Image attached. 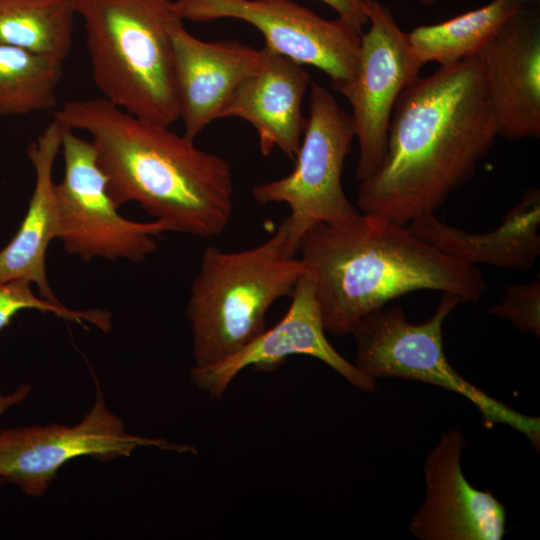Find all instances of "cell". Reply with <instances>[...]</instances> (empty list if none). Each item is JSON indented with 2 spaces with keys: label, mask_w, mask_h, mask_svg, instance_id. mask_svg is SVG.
<instances>
[{
  "label": "cell",
  "mask_w": 540,
  "mask_h": 540,
  "mask_svg": "<svg viewBox=\"0 0 540 540\" xmlns=\"http://www.w3.org/2000/svg\"><path fill=\"white\" fill-rule=\"evenodd\" d=\"M498 136L480 56L439 66L398 98L377 170L361 180L364 214L406 225L441 207Z\"/></svg>",
  "instance_id": "1"
},
{
  "label": "cell",
  "mask_w": 540,
  "mask_h": 540,
  "mask_svg": "<svg viewBox=\"0 0 540 540\" xmlns=\"http://www.w3.org/2000/svg\"><path fill=\"white\" fill-rule=\"evenodd\" d=\"M54 118L90 135L118 207L135 202L171 231L201 239L217 237L227 228L234 184L222 157L103 97L67 101L54 110Z\"/></svg>",
  "instance_id": "2"
},
{
  "label": "cell",
  "mask_w": 540,
  "mask_h": 540,
  "mask_svg": "<svg viewBox=\"0 0 540 540\" xmlns=\"http://www.w3.org/2000/svg\"><path fill=\"white\" fill-rule=\"evenodd\" d=\"M299 253L315 279L324 328L335 336L350 334L360 319L413 291L451 293L465 303L478 301L486 289L476 266L376 215L316 224L304 235Z\"/></svg>",
  "instance_id": "3"
},
{
  "label": "cell",
  "mask_w": 540,
  "mask_h": 540,
  "mask_svg": "<svg viewBox=\"0 0 540 540\" xmlns=\"http://www.w3.org/2000/svg\"><path fill=\"white\" fill-rule=\"evenodd\" d=\"M302 239L286 217L260 244L203 252L186 307L196 367L214 364L241 349L266 329V314L291 296L306 267Z\"/></svg>",
  "instance_id": "4"
},
{
  "label": "cell",
  "mask_w": 540,
  "mask_h": 540,
  "mask_svg": "<svg viewBox=\"0 0 540 540\" xmlns=\"http://www.w3.org/2000/svg\"><path fill=\"white\" fill-rule=\"evenodd\" d=\"M102 97L151 124L179 119L170 0H73ZM180 18V17H179Z\"/></svg>",
  "instance_id": "5"
},
{
  "label": "cell",
  "mask_w": 540,
  "mask_h": 540,
  "mask_svg": "<svg viewBox=\"0 0 540 540\" xmlns=\"http://www.w3.org/2000/svg\"><path fill=\"white\" fill-rule=\"evenodd\" d=\"M433 315L411 323L402 308L377 309L352 328L356 344L355 365L373 379L403 378L428 383L457 393L478 409L486 428L504 424L523 434L540 448V419L522 414L487 394L460 375L443 348V323L463 301L442 293Z\"/></svg>",
  "instance_id": "6"
},
{
  "label": "cell",
  "mask_w": 540,
  "mask_h": 540,
  "mask_svg": "<svg viewBox=\"0 0 540 540\" xmlns=\"http://www.w3.org/2000/svg\"><path fill=\"white\" fill-rule=\"evenodd\" d=\"M309 92V115L295 167L288 175L251 190L260 204H287V217L302 239L316 224L345 222L360 214L342 185L345 161L355 140L351 116L319 83L311 82Z\"/></svg>",
  "instance_id": "7"
},
{
  "label": "cell",
  "mask_w": 540,
  "mask_h": 540,
  "mask_svg": "<svg viewBox=\"0 0 540 540\" xmlns=\"http://www.w3.org/2000/svg\"><path fill=\"white\" fill-rule=\"evenodd\" d=\"M61 151L64 175L55 183L58 238L71 255L142 262L156 251L155 237L171 231L160 221L124 218L109 194L93 143L64 127Z\"/></svg>",
  "instance_id": "8"
},
{
  "label": "cell",
  "mask_w": 540,
  "mask_h": 540,
  "mask_svg": "<svg viewBox=\"0 0 540 540\" xmlns=\"http://www.w3.org/2000/svg\"><path fill=\"white\" fill-rule=\"evenodd\" d=\"M142 446L197 453L188 444L129 433L107 407L98 386L93 406L75 425L53 423L0 431V482L16 484L26 494L38 497L72 459L89 456L108 461L129 457Z\"/></svg>",
  "instance_id": "9"
},
{
  "label": "cell",
  "mask_w": 540,
  "mask_h": 540,
  "mask_svg": "<svg viewBox=\"0 0 540 540\" xmlns=\"http://www.w3.org/2000/svg\"><path fill=\"white\" fill-rule=\"evenodd\" d=\"M172 7L182 20L249 23L264 36V47L323 71L336 91L356 71L361 33L340 18L324 19L291 0H172Z\"/></svg>",
  "instance_id": "10"
},
{
  "label": "cell",
  "mask_w": 540,
  "mask_h": 540,
  "mask_svg": "<svg viewBox=\"0 0 540 540\" xmlns=\"http://www.w3.org/2000/svg\"><path fill=\"white\" fill-rule=\"evenodd\" d=\"M363 8L369 29L360 34L354 76L338 91L351 106L359 151V181L379 167L396 102L419 77L423 66L412 51L407 33L398 26L387 6L378 0H364Z\"/></svg>",
  "instance_id": "11"
},
{
  "label": "cell",
  "mask_w": 540,
  "mask_h": 540,
  "mask_svg": "<svg viewBox=\"0 0 540 540\" xmlns=\"http://www.w3.org/2000/svg\"><path fill=\"white\" fill-rule=\"evenodd\" d=\"M291 297L288 311L273 327L214 364L193 366V384L210 397L221 398L245 368L270 370L292 355H307L330 366L355 388L374 391L376 380L350 363L328 341L310 272L306 270L299 278Z\"/></svg>",
  "instance_id": "12"
},
{
  "label": "cell",
  "mask_w": 540,
  "mask_h": 540,
  "mask_svg": "<svg viewBox=\"0 0 540 540\" xmlns=\"http://www.w3.org/2000/svg\"><path fill=\"white\" fill-rule=\"evenodd\" d=\"M465 444L462 432L450 430L425 458V497L409 523L420 540H500L506 534L503 503L464 476Z\"/></svg>",
  "instance_id": "13"
},
{
  "label": "cell",
  "mask_w": 540,
  "mask_h": 540,
  "mask_svg": "<svg viewBox=\"0 0 540 540\" xmlns=\"http://www.w3.org/2000/svg\"><path fill=\"white\" fill-rule=\"evenodd\" d=\"M479 56L498 136L539 139V8L514 14Z\"/></svg>",
  "instance_id": "14"
},
{
  "label": "cell",
  "mask_w": 540,
  "mask_h": 540,
  "mask_svg": "<svg viewBox=\"0 0 540 540\" xmlns=\"http://www.w3.org/2000/svg\"><path fill=\"white\" fill-rule=\"evenodd\" d=\"M179 118L184 135L198 136L221 114L238 87L259 66L262 49L236 40L203 41L177 18L170 27Z\"/></svg>",
  "instance_id": "15"
},
{
  "label": "cell",
  "mask_w": 540,
  "mask_h": 540,
  "mask_svg": "<svg viewBox=\"0 0 540 540\" xmlns=\"http://www.w3.org/2000/svg\"><path fill=\"white\" fill-rule=\"evenodd\" d=\"M310 83L304 65L263 47L259 66L238 87L221 118L237 117L253 126L263 156L278 148L295 161L307 121L302 103Z\"/></svg>",
  "instance_id": "16"
},
{
  "label": "cell",
  "mask_w": 540,
  "mask_h": 540,
  "mask_svg": "<svg viewBox=\"0 0 540 540\" xmlns=\"http://www.w3.org/2000/svg\"><path fill=\"white\" fill-rule=\"evenodd\" d=\"M406 226L420 239L461 263L530 271L540 256V191L527 190L490 232L459 229L439 220L434 212L419 215Z\"/></svg>",
  "instance_id": "17"
},
{
  "label": "cell",
  "mask_w": 540,
  "mask_h": 540,
  "mask_svg": "<svg viewBox=\"0 0 540 540\" xmlns=\"http://www.w3.org/2000/svg\"><path fill=\"white\" fill-rule=\"evenodd\" d=\"M64 127L53 118L37 140L29 144L27 156L35 171V186L17 233L0 250V283L28 281L37 286L40 297L52 303L61 302L47 279L46 253L59 234L53 167L61 150Z\"/></svg>",
  "instance_id": "18"
},
{
  "label": "cell",
  "mask_w": 540,
  "mask_h": 540,
  "mask_svg": "<svg viewBox=\"0 0 540 540\" xmlns=\"http://www.w3.org/2000/svg\"><path fill=\"white\" fill-rule=\"evenodd\" d=\"M518 10L506 0H492L448 20L415 27L408 40L416 58L424 65L440 66L478 56Z\"/></svg>",
  "instance_id": "19"
},
{
  "label": "cell",
  "mask_w": 540,
  "mask_h": 540,
  "mask_svg": "<svg viewBox=\"0 0 540 540\" xmlns=\"http://www.w3.org/2000/svg\"><path fill=\"white\" fill-rule=\"evenodd\" d=\"M75 14L73 0H0V42L63 62Z\"/></svg>",
  "instance_id": "20"
},
{
  "label": "cell",
  "mask_w": 540,
  "mask_h": 540,
  "mask_svg": "<svg viewBox=\"0 0 540 540\" xmlns=\"http://www.w3.org/2000/svg\"><path fill=\"white\" fill-rule=\"evenodd\" d=\"M62 64L0 42V117L56 110Z\"/></svg>",
  "instance_id": "21"
},
{
  "label": "cell",
  "mask_w": 540,
  "mask_h": 540,
  "mask_svg": "<svg viewBox=\"0 0 540 540\" xmlns=\"http://www.w3.org/2000/svg\"><path fill=\"white\" fill-rule=\"evenodd\" d=\"M31 283L25 280H12L0 283V332L7 327L13 317L22 310L35 309L52 313L68 321L84 324L92 323L102 331L111 327V314L105 310H72L62 303H52L36 296Z\"/></svg>",
  "instance_id": "22"
},
{
  "label": "cell",
  "mask_w": 540,
  "mask_h": 540,
  "mask_svg": "<svg viewBox=\"0 0 540 540\" xmlns=\"http://www.w3.org/2000/svg\"><path fill=\"white\" fill-rule=\"evenodd\" d=\"M489 312L509 320L521 332L540 336V280L507 287Z\"/></svg>",
  "instance_id": "23"
},
{
  "label": "cell",
  "mask_w": 540,
  "mask_h": 540,
  "mask_svg": "<svg viewBox=\"0 0 540 540\" xmlns=\"http://www.w3.org/2000/svg\"><path fill=\"white\" fill-rule=\"evenodd\" d=\"M329 5L338 14V18L345 21L358 33H362L363 26L368 23L364 12V0H320Z\"/></svg>",
  "instance_id": "24"
},
{
  "label": "cell",
  "mask_w": 540,
  "mask_h": 540,
  "mask_svg": "<svg viewBox=\"0 0 540 540\" xmlns=\"http://www.w3.org/2000/svg\"><path fill=\"white\" fill-rule=\"evenodd\" d=\"M30 393V387L27 384L18 386L9 394L0 393V417L11 407L23 402Z\"/></svg>",
  "instance_id": "25"
},
{
  "label": "cell",
  "mask_w": 540,
  "mask_h": 540,
  "mask_svg": "<svg viewBox=\"0 0 540 540\" xmlns=\"http://www.w3.org/2000/svg\"><path fill=\"white\" fill-rule=\"evenodd\" d=\"M518 10L539 8L540 0H506Z\"/></svg>",
  "instance_id": "26"
},
{
  "label": "cell",
  "mask_w": 540,
  "mask_h": 540,
  "mask_svg": "<svg viewBox=\"0 0 540 540\" xmlns=\"http://www.w3.org/2000/svg\"><path fill=\"white\" fill-rule=\"evenodd\" d=\"M418 1L420 3H422L423 5H432V4L436 3L439 0H418Z\"/></svg>",
  "instance_id": "27"
},
{
  "label": "cell",
  "mask_w": 540,
  "mask_h": 540,
  "mask_svg": "<svg viewBox=\"0 0 540 540\" xmlns=\"http://www.w3.org/2000/svg\"><path fill=\"white\" fill-rule=\"evenodd\" d=\"M170 1H172V0H170Z\"/></svg>",
  "instance_id": "28"
}]
</instances>
